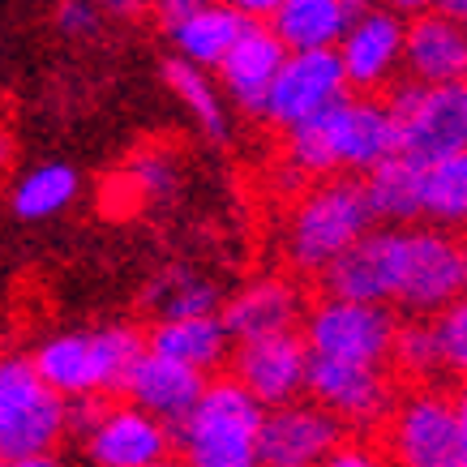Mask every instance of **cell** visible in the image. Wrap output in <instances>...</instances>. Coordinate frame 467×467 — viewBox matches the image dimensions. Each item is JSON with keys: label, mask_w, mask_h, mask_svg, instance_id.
<instances>
[{"label": "cell", "mask_w": 467, "mask_h": 467, "mask_svg": "<svg viewBox=\"0 0 467 467\" xmlns=\"http://www.w3.org/2000/svg\"><path fill=\"white\" fill-rule=\"evenodd\" d=\"M266 411L244 395L232 378H211L198 408L189 411L171 441L184 467H262L257 459V429Z\"/></svg>", "instance_id": "cell-4"}, {"label": "cell", "mask_w": 467, "mask_h": 467, "mask_svg": "<svg viewBox=\"0 0 467 467\" xmlns=\"http://www.w3.org/2000/svg\"><path fill=\"white\" fill-rule=\"evenodd\" d=\"M146 352V335L129 322H112L103 330H73L52 335L39 343L30 365L47 390L60 399H103L108 390H120L129 365Z\"/></svg>", "instance_id": "cell-3"}, {"label": "cell", "mask_w": 467, "mask_h": 467, "mask_svg": "<svg viewBox=\"0 0 467 467\" xmlns=\"http://www.w3.org/2000/svg\"><path fill=\"white\" fill-rule=\"evenodd\" d=\"M438 9L451 17V22H459V26L467 30V0H446V5H438Z\"/></svg>", "instance_id": "cell-37"}, {"label": "cell", "mask_w": 467, "mask_h": 467, "mask_svg": "<svg viewBox=\"0 0 467 467\" xmlns=\"http://www.w3.org/2000/svg\"><path fill=\"white\" fill-rule=\"evenodd\" d=\"M146 305L159 313V322H184V317H211L223 305V292L211 275L193 266H168L150 279Z\"/></svg>", "instance_id": "cell-25"}, {"label": "cell", "mask_w": 467, "mask_h": 467, "mask_svg": "<svg viewBox=\"0 0 467 467\" xmlns=\"http://www.w3.org/2000/svg\"><path fill=\"white\" fill-rule=\"evenodd\" d=\"M163 78H168V86L176 90V99L189 108V116L202 125V133L214 138V142H223L227 138V99H223V90H219V82H211V73L193 69V65H184V60L171 57L168 65H163Z\"/></svg>", "instance_id": "cell-27"}, {"label": "cell", "mask_w": 467, "mask_h": 467, "mask_svg": "<svg viewBox=\"0 0 467 467\" xmlns=\"http://www.w3.org/2000/svg\"><path fill=\"white\" fill-rule=\"evenodd\" d=\"M348 441V429L309 399L262 416L257 429V459L262 467H322Z\"/></svg>", "instance_id": "cell-12"}, {"label": "cell", "mask_w": 467, "mask_h": 467, "mask_svg": "<svg viewBox=\"0 0 467 467\" xmlns=\"http://www.w3.org/2000/svg\"><path fill=\"white\" fill-rule=\"evenodd\" d=\"M395 330H399V317H395V309H386V305L317 296L309 309H305L300 343L309 348V356H322V360H348V365L386 368Z\"/></svg>", "instance_id": "cell-6"}, {"label": "cell", "mask_w": 467, "mask_h": 467, "mask_svg": "<svg viewBox=\"0 0 467 467\" xmlns=\"http://www.w3.org/2000/svg\"><path fill=\"white\" fill-rule=\"evenodd\" d=\"M305 309H309V300H305L296 279H287V275H262L254 284H244L236 296L223 300L219 322H223L232 348H241V343L300 335Z\"/></svg>", "instance_id": "cell-14"}, {"label": "cell", "mask_w": 467, "mask_h": 467, "mask_svg": "<svg viewBox=\"0 0 467 467\" xmlns=\"http://www.w3.org/2000/svg\"><path fill=\"white\" fill-rule=\"evenodd\" d=\"M360 9L348 0H279L266 26L287 52H335Z\"/></svg>", "instance_id": "cell-22"}, {"label": "cell", "mask_w": 467, "mask_h": 467, "mask_svg": "<svg viewBox=\"0 0 467 467\" xmlns=\"http://www.w3.org/2000/svg\"><path fill=\"white\" fill-rule=\"evenodd\" d=\"M433 330H438L441 365L467 382V292L433 317Z\"/></svg>", "instance_id": "cell-30"}, {"label": "cell", "mask_w": 467, "mask_h": 467, "mask_svg": "<svg viewBox=\"0 0 467 467\" xmlns=\"http://www.w3.org/2000/svg\"><path fill=\"white\" fill-rule=\"evenodd\" d=\"M78 198V171L69 163H39L14 184L17 219H52Z\"/></svg>", "instance_id": "cell-28"}, {"label": "cell", "mask_w": 467, "mask_h": 467, "mask_svg": "<svg viewBox=\"0 0 467 467\" xmlns=\"http://www.w3.org/2000/svg\"><path fill=\"white\" fill-rule=\"evenodd\" d=\"M395 155V125L382 95H348L326 116L287 133V171L296 181H330L368 171Z\"/></svg>", "instance_id": "cell-1"}, {"label": "cell", "mask_w": 467, "mask_h": 467, "mask_svg": "<svg viewBox=\"0 0 467 467\" xmlns=\"http://www.w3.org/2000/svg\"><path fill=\"white\" fill-rule=\"evenodd\" d=\"M155 467H184V463L176 459V454H171V459H163V463H155Z\"/></svg>", "instance_id": "cell-39"}, {"label": "cell", "mask_w": 467, "mask_h": 467, "mask_svg": "<svg viewBox=\"0 0 467 467\" xmlns=\"http://www.w3.org/2000/svg\"><path fill=\"white\" fill-rule=\"evenodd\" d=\"M171 429L129 403H108L99 425L86 433V454L95 467H155L171 459Z\"/></svg>", "instance_id": "cell-18"}, {"label": "cell", "mask_w": 467, "mask_h": 467, "mask_svg": "<svg viewBox=\"0 0 467 467\" xmlns=\"http://www.w3.org/2000/svg\"><path fill=\"white\" fill-rule=\"evenodd\" d=\"M57 22H60V30H65V35L86 39V35H99L103 9H99V5H86V0H69V5H60V9H57Z\"/></svg>", "instance_id": "cell-32"}, {"label": "cell", "mask_w": 467, "mask_h": 467, "mask_svg": "<svg viewBox=\"0 0 467 467\" xmlns=\"http://www.w3.org/2000/svg\"><path fill=\"white\" fill-rule=\"evenodd\" d=\"M0 163H9V138L0 133Z\"/></svg>", "instance_id": "cell-38"}, {"label": "cell", "mask_w": 467, "mask_h": 467, "mask_svg": "<svg viewBox=\"0 0 467 467\" xmlns=\"http://www.w3.org/2000/svg\"><path fill=\"white\" fill-rule=\"evenodd\" d=\"M65 438V399L47 390L30 356H0V463L57 451Z\"/></svg>", "instance_id": "cell-7"}, {"label": "cell", "mask_w": 467, "mask_h": 467, "mask_svg": "<svg viewBox=\"0 0 467 467\" xmlns=\"http://www.w3.org/2000/svg\"><path fill=\"white\" fill-rule=\"evenodd\" d=\"M322 467H390V463H386V454L378 451V446H368V441H343Z\"/></svg>", "instance_id": "cell-33"}, {"label": "cell", "mask_w": 467, "mask_h": 467, "mask_svg": "<svg viewBox=\"0 0 467 467\" xmlns=\"http://www.w3.org/2000/svg\"><path fill=\"white\" fill-rule=\"evenodd\" d=\"M467 292V241L438 227H403V270L399 296L416 317H438Z\"/></svg>", "instance_id": "cell-9"}, {"label": "cell", "mask_w": 467, "mask_h": 467, "mask_svg": "<svg viewBox=\"0 0 467 467\" xmlns=\"http://www.w3.org/2000/svg\"><path fill=\"white\" fill-rule=\"evenodd\" d=\"M206 382H211V378L189 373V368L171 365V360H163V356H155V352H142L129 365L125 382H120V395H125L129 408L155 416L159 425H168L171 433H176V429L189 420V411L198 408Z\"/></svg>", "instance_id": "cell-20"}, {"label": "cell", "mask_w": 467, "mask_h": 467, "mask_svg": "<svg viewBox=\"0 0 467 467\" xmlns=\"http://www.w3.org/2000/svg\"><path fill=\"white\" fill-rule=\"evenodd\" d=\"M420 219H433L438 232L467 227V150L425 168V176H420Z\"/></svg>", "instance_id": "cell-26"}, {"label": "cell", "mask_w": 467, "mask_h": 467, "mask_svg": "<svg viewBox=\"0 0 467 467\" xmlns=\"http://www.w3.org/2000/svg\"><path fill=\"white\" fill-rule=\"evenodd\" d=\"M403 73L420 86H467V30L441 9L403 22Z\"/></svg>", "instance_id": "cell-19"}, {"label": "cell", "mask_w": 467, "mask_h": 467, "mask_svg": "<svg viewBox=\"0 0 467 467\" xmlns=\"http://www.w3.org/2000/svg\"><path fill=\"white\" fill-rule=\"evenodd\" d=\"M305 373H309V348L300 343V335L232 348V382L262 411L296 403L305 395Z\"/></svg>", "instance_id": "cell-16"}, {"label": "cell", "mask_w": 467, "mask_h": 467, "mask_svg": "<svg viewBox=\"0 0 467 467\" xmlns=\"http://www.w3.org/2000/svg\"><path fill=\"white\" fill-rule=\"evenodd\" d=\"M395 125V155L433 168L467 150V86L395 82L382 95Z\"/></svg>", "instance_id": "cell-5"}, {"label": "cell", "mask_w": 467, "mask_h": 467, "mask_svg": "<svg viewBox=\"0 0 467 467\" xmlns=\"http://www.w3.org/2000/svg\"><path fill=\"white\" fill-rule=\"evenodd\" d=\"M284 60H287V47L275 39L266 17L262 22L249 17L241 39L232 43V52L219 60V90H223V99L241 103L249 116H257L262 103H266V90L275 82V73L284 69Z\"/></svg>", "instance_id": "cell-21"}, {"label": "cell", "mask_w": 467, "mask_h": 467, "mask_svg": "<svg viewBox=\"0 0 467 467\" xmlns=\"http://www.w3.org/2000/svg\"><path fill=\"white\" fill-rule=\"evenodd\" d=\"M159 14L176 47V60L206 73L219 69V60L232 52V43L241 39L244 22H249L236 5H206V0H168Z\"/></svg>", "instance_id": "cell-17"}, {"label": "cell", "mask_w": 467, "mask_h": 467, "mask_svg": "<svg viewBox=\"0 0 467 467\" xmlns=\"http://www.w3.org/2000/svg\"><path fill=\"white\" fill-rule=\"evenodd\" d=\"M368 232H373V214L360 181L330 176L309 184L292 206L284 227V254L305 275H326Z\"/></svg>", "instance_id": "cell-2"}, {"label": "cell", "mask_w": 467, "mask_h": 467, "mask_svg": "<svg viewBox=\"0 0 467 467\" xmlns=\"http://www.w3.org/2000/svg\"><path fill=\"white\" fill-rule=\"evenodd\" d=\"M403 378L429 386L438 373H446L441 365V348H438V330H433V317H416V322H403L395 330V343H390V360Z\"/></svg>", "instance_id": "cell-29"}, {"label": "cell", "mask_w": 467, "mask_h": 467, "mask_svg": "<svg viewBox=\"0 0 467 467\" xmlns=\"http://www.w3.org/2000/svg\"><path fill=\"white\" fill-rule=\"evenodd\" d=\"M352 95L390 90L403 73V17L390 9H360L335 47Z\"/></svg>", "instance_id": "cell-13"}, {"label": "cell", "mask_w": 467, "mask_h": 467, "mask_svg": "<svg viewBox=\"0 0 467 467\" xmlns=\"http://www.w3.org/2000/svg\"><path fill=\"white\" fill-rule=\"evenodd\" d=\"M420 176H425V168H416L399 155H390L368 171L360 189H365L373 223L382 219V227H408L411 219H420Z\"/></svg>", "instance_id": "cell-24"}, {"label": "cell", "mask_w": 467, "mask_h": 467, "mask_svg": "<svg viewBox=\"0 0 467 467\" xmlns=\"http://www.w3.org/2000/svg\"><path fill=\"white\" fill-rule=\"evenodd\" d=\"M305 395L322 411H330L343 429H373L382 425L395 408V382L386 368L348 365V360H322L309 356Z\"/></svg>", "instance_id": "cell-11"}, {"label": "cell", "mask_w": 467, "mask_h": 467, "mask_svg": "<svg viewBox=\"0 0 467 467\" xmlns=\"http://www.w3.org/2000/svg\"><path fill=\"white\" fill-rule=\"evenodd\" d=\"M176 163H171L163 150H142V155L133 159V168H129V184H133V193H142V198L159 202L168 198L171 189H176Z\"/></svg>", "instance_id": "cell-31"}, {"label": "cell", "mask_w": 467, "mask_h": 467, "mask_svg": "<svg viewBox=\"0 0 467 467\" xmlns=\"http://www.w3.org/2000/svg\"><path fill=\"white\" fill-rule=\"evenodd\" d=\"M0 467H65L57 459V451H47V454H26V459H14V463H0Z\"/></svg>", "instance_id": "cell-36"}, {"label": "cell", "mask_w": 467, "mask_h": 467, "mask_svg": "<svg viewBox=\"0 0 467 467\" xmlns=\"http://www.w3.org/2000/svg\"><path fill=\"white\" fill-rule=\"evenodd\" d=\"M348 95L352 90H348V78H343L335 52H287L284 69L275 73V82L266 90V103H262L257 116L266 125L292 133V129L326 116Z\"/></svg>", "instance_id": "cell-10"}, {"label": "cell", "mask_w": 467, "mask_h": 467, "mask_svg": "<svg viewBox=\"0 0 467 467\" xmlns=\"http://www.w3.org/2000/svg\"><path fill=\"white\" fill-rule=\"evenodd\" d=\"M454 416H459V454H463V467H467V382L454 395Z\"/></svg>", "instance_id": "cell-35"}, {"label": "cell", "mask_w": 467, "mask_h": 467, "mask_svg": "<svg viewBox=\"0 0 467 467\" xmlns=\"http://www.w3.org/2000/svg\"><path fill=\"white\" fill-rule=\"evenodd\" d=\"M146 352L211 378L223 360H232V339L219 313H211V317H184V322H155L146 330Z\"/></svg>", "instance_id": "cell-23"}, {"label": "cell", "mask_w": 467, "mask_h": 467, "mask_svg": "<svg viewBox=\"0 0 467 467\" xmlns=\"http://www.w3.org/2000/svg\"><path fill=\"white\" fill-rule=\"evenodd\" d=\"M399 270H403V227H373L322 275L326 296L390 309L399 296Z\"/></svg>", "instance_id": "cell-15"}, {"label": "cell", "mask_w": 467, "mask_h": 467, "mask_svg": "<svg viewBox=\"0 0 467 467\" xmlns=\"http://www.w3.org/2000/svg\"><path fill=\"white\" fill-rule=\"evenodd\" d=\"M386 463L390 467H463L454 399L438 386H416L386 416Z\"/></svg>", "instance_id": "cell-8"}, {"label": "cell", "mask_w": 467, "mask_h": 467, "mask_svg": "<svg viewBox=\"0 0 467 467\" xmlns=\"http://www.w3.org/2000/svg\"><path fill=\"white\" fill-rule=\"evenodd\" d=\"M103 408H108V399H65V429L73 433H90V429L99 425Z\"/></svg>", "instance_id": "cell-34"}]
</instances>
